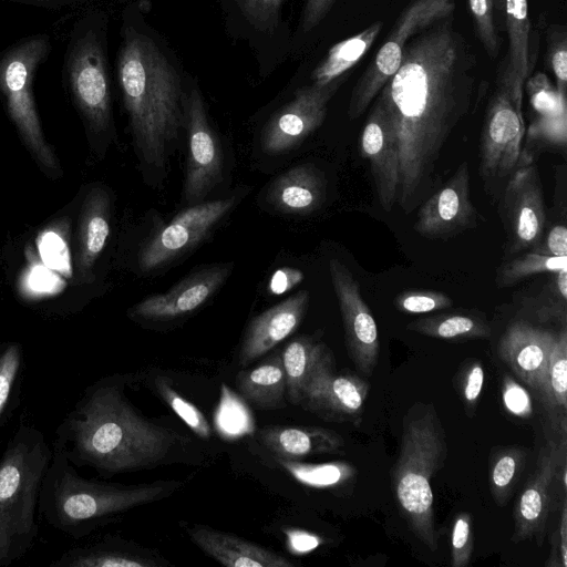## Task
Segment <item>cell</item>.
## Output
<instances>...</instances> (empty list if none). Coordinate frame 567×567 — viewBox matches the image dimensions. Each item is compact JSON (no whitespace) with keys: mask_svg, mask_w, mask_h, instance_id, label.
Listing matches in <instances>:
<instances>
[{"mask_svg":"<svg viewBox=\"0 0 567 567\" xmlns=\"http://www.w3.org/2000/svg\"><path fill=\"white\" fill-rule=\"evenodd\" d=\"M334 0H306L302 28L306 32L317 27L326 17Z\"/></svg>","mask_w":567,"mask_h":567,"instance_id":"cell-51","label":"cell"},{"mask_svg":"<svg viewBox=\"0 0 567 567\" xmlns=\"http://www.w3.org/2000/svg\"><path fill=\"white\" fill-rule=\"evenodd\" d=\"M165 561L132 548L117 539H102L71 548L52 560L51 567H155Z\"/></svg>","mask_w":567,"mask_h":567,"instance_id":"cell-27","label":"cell"},{"mask_svg":"<svg viewBox=\"0 0 567 567\" xmlns=\"http://www.w3.org/2000/svg\"><path fill=\"white\" fill-rule=\"evenodd\" d=\"M523 90L517 87L504 63L488 101L480 143V173L487 181L513 173L517 167L525 134Z\"/></svg>","mask_w":567,"mask_h":567,"instance_id":"cell-8","label":"cell"},{"mask_svg":"<svg viewBox=\"0 0 567 567\" xmlns=\"http://www.w3.org/2000/svg\"><path fill=\"white\" fill-rule=\"evenodd\" d=\"M533 251L550 256H567V228L556 225L548 233L543 245H537Z\"/></svg>","mask_w":567,"mask_h":567,"instance_id":"cell-50","label":"cell"},{"mask_svg":"<svg viewBox=\"0 0 567 567\" xmlns=\"http://www.w3.org/2000/svg\"><path fill=\"white\" fill-rule=\"evenodd\" d=\"M117 78L140 162L146 171L165 173L185 124L181 79L154 40L134 29L125 32Z\"/></svg>","mask_w":567,"mask_h":567,"instance_id":"cell-3","label":"cell"},{"mask_svg":"<svg viewBox=\"0 0 567 567\" xmlns=\"http://www.w3.org/2000/svg\"><path fill=\"white\" fill-rule=\"evenodd\" d=\"M261 443L277 457L297 460L336 453L344 445L339 433L319 426H271L260 431Z\"/></svg>","mask_w":567,"mask_h":567,"instance_id":"cell-25","label":"cell"},{"mask_svg":"<svg viewBox=\"0 0 567 567\" xmlns=\"http://www.w3.org/2000/svg\"><path fill=\"white\" fill-rule=\"evenodd\" d=\"M278 461L298 482L312 487L337 486L354 475V468L347 463L306 464L279 457Z\"/></svg>","mask_w":567,"mask_h":567,"instance_id":"cell-36","label":"cell"},{"mask_svg":"<svg viewBox=\"0 0 567 567\" xmlns=\"http://www.w3.org/2000/svg\"><path fill=\"white\" fill-rule=\"evenodd\" d=\"M406 329L420 334L442 340L487 339L489 324L475 316L445 313L412 321Z\"/></svg>","mask_w":567,"mask_h":567,"instance_id":"cell-32","label":"cell"},{"mask_svg":"<svg viewBox=\"0 0 567 567\" xmlns=\"http://www.w3.org/2000/svg\"><path fill=\"white\" fill-rule=\"evenodd\" d=\"M48 51L49 40L40 35L4 53L0 59V91L27 146L44 167L55 169L56 161L44 140L32 93L34 74Z\"/></svg>","mask_w":567,"mask_h":567,"instance_id":"cell-7","label":"cell"},{"mask_svg":"<svg viewBox=\"0 0 567 567\" xmlns=\"http://www.w3.org/2000/svg\"><path fill=\"white\" fill-rule=\"evenodd\" d=\"M179 485L158 482L126 486L92 481L76 472L62 450L52 446L38 513L52 528L80 539L116 515L166 497Z\"/></svg>","mask_w":567,"mask_h":567,"instance_id":"cell-4","label":"cell"},{"mask_svg":"<svg viewBox=\"0 0 567 567\" xmlns=\"http://www.w3.org/2000/svg\"><path fill=\"white\" fill-rule=\"evenodd\" d=\"M215 424L219 433L228 439L243 436L254 429V422L246 404L225 385L221 389Z\"/></svg>","mask_w":567,"mask_h":567,"instance_id":"cell-37","label":"cell"},{"mask_svg":"<svg viewBox=\"0 0 567 567\" xmlns=\"http://www.w3.org/2000/svg\"><path fill=\"white\" fill-rule=\"evenodd\" d=\"M23 363L22 347L18 342L0 346V426L9 413L13 392Z\"/></svg>","mask_w":567,"mask_h":567,"instance_id":"cell-40","label":"cell"},{"mask_svg":"<svg viewBox=\"0 0 567 567\" xmlns=\"http://www.w3.org/2000/svg\"><path fill=\"white\" fill-rule=\"evenodd\" d=\"M280 353L286 375V396L290 403L299 405L310 378L332 353L324 343L309 336L292 339Z\"/></svg>","mask_w":567,"mask_h":567,"instance_id":"cell-29","label":"cell"},{"mask_svg":"<svg viewBox=\"0 0 567 567\" xmlns=\"http://www.w3.org/2000/svg\"><path fill=\"white\" fill-rule=\"evenodd\" d=\"M305 278L300 269L281 267L277 269L268 282V291L271 295H284L298 286Z\"/></svg>","mask_w":567,"mask_h":567,"instance_id":"cell-49","label":"cell"},{"mask_svg":"<svg viewBox=\"0 0 567 567\" xmlns=\"http://www.w3.org/2000/svg\"><path fill=\"white\" fill-rule=\"evenodd\" d=\"M476 56L452 16L413 35L379 92L393 126L400 174L396 203L411 213L429 193L441 152L471 107Z\"/></svg>","mask_w":567,"mask_h":567,"instance_id":"cell-1","label":"cell"},{"mask_svg":"<svg viewBox=\"0 0 567 567\" xmlns=\"http://www.w3.org/2000/svg\"><path fill=\"white\" fill-rule=\"evenodd\" d=\"M368 392L365 380L336 372L332 355L310 378L299 405L328 421L355 422L364 411Z\"/></svg>","mask_w":567,"mask_h":567,"instance_id":"cell-15","label":"cell"},{"mask_svg":"<svg viewBox=\"0 0 567 567\" xmlns=\"http://www.w3.org/2000/svg\"><path fill=\"white\" fill-rule=\"evenodd\" d=\"M52 457L45 434L20 423L0 457V566L23 558L34 546L44 474Z\"/></svg>","mask_w":567,"mask_h":567,"instance_id":"cell-5","label":"cell"},{"mask_svg":"<svg viewBox=\"0 0 567 567\" xmlns=\"http://www.w3.org/2000/svg\"><path fill=\"white\" fill-rule=\"evenodd\" d=\"M567 144V106L559 111L538 115L529 125L527 131V142L520 153L529 151L532 147L540 150L542 147L565 148Z\"/></svg>","mask_w":567,"mask_h":567,"instance_id":"cell-38","label":"cell"},{"mask_svg":"<svg viewBox=\"0 0 567 567\" xmlns=\"http://www.w3.org/2000/svg\"><path fill=\"white\" fill-rule=\"evenodd\" d=\"M565 268L567 256H550L532 250L506 264L501 271V280L505 285H511L532 275L555 274Z\"/></svg>","mask_w":567,"mask_h":567,"instance_id":"cell-39","label":"cell"},{"mask_svg":"<svg viewBox=\"0 0 567 567\" xmlns=\"http://www.w3.org/2000/svg\"><path fill=\"white\" fill-rule=\"evenodd\" d=\"M155 384L162 399L196 435L203 439L212 436V430L207 420L193 403L179 395L164 380L158 379Z\"/></svg>","mask_w":567,"mask_h":567,"instance_id":"cell-41","label":"cell"},{"mask_svg":"<svg viewBox=\"0 0 567 567\" xmlns=\"http://www.w3.org/2000/svg\"><path fill=\"white\" fill-rule=\"evenodd\" d=\"M476 37L487 54L496 58L501 49L499 29L505 25V0H468Z\"/></svg>","mask_w":567,"mask_h":567,"instance_id":"cell-34","label":"cell"},{"mask_svg":"<svg viewBox=\"0 0 567 567\" xmlns=\"http://www.w3.org/2000/svg\"><path fill=\"white\" fill-rule=\"evenodd\" d=\"M383 23L377 21L358 34L334 44L323 61L312 73V83L326 85L344 76L370 50L382 30Z\"/></svg>","mask_w":567,"mask_h":567,"instance_id":"cell-31","label":"cell"},{"mask_svg":"<svg viewBox=\"0 0 567 567\" xmlns=\"http://www.w3.org/2000/svg\"><path fill=\"white\" fill-rule=\"evenodd\" d=\"M74 99L91 128L102 132L111 123V94L102 47L92 33L74 45L68 62Z\"/></svg>","mask_w":567,"mask_h":567,"instance_id":"cell-14","label":"cell"},{"mask_svg":"<svg viewBox=\"0 0 567 567\" xmlns=\"http://www.w3.org/2000/svg\"><path fill=\"white\" fill-rule=\"evenodd\" d=\"M505 213L515 250L535 248L545 228V205L542 183L534 162L520 164L505 189Z\"/></svg>","mask_w":567,"mask_h":567,"instance_id":"cell-19","label":"cell"},{"mask_svg":"<svg viewBox=\"0 0 567 567\" xmlns=\"http://www.w3.org/2000/svg\"><path fill=\"white\" fill-rule=\"evenodd\" d=\"M245 18L258 29L272 31L279 24L284 0H235Z\"/></svg>","mask_w":567,"mask_h":567,"instance_id":"cell-45","label":"cell"},{"mask_svg":"<svg viewBox=\"0 0 567 567\" xmlns=\"http://www.w3.org/2000/svg\"><path fill=\"white\" fill-rule=\"evenodd\" d=\"M231 270V264H218L192 272L166 292L144 298L128 315L147 321H167L189 315L221 287Z\"/></svg>","mask_w":567,"mask_h":567,"instance_id":"cell-18","label":"cell"},{"mask_svg":"<svg viewBox=\"0 0 567 567\" xmlns=\"http://www.w3.org/2000/svg\"><path fill=\"white\" fill-rule=\"evenodd\" d=\"M182 437L143 419L126 400L117 379L87 386L55 430L52 446L75 467L114 475L162 462Z\"/></svg>","mask_w":567,"mask_h":567,"instance_id":"cell-2","label":"cell"},{"mask_svg":"<svg viewBox=\"0 0 567 567\" xmlns=\"http://www.w3.org/2000/svg\"><path fill=\"white\" fill-rule=\"evenodd\" d=\"M502 401L512 415L527 419L533 414V402L528 391L509 375L503 378Z\"/></svg>","mask_w":567,"mask_h":567,"instance_id":"cell-48","label":"cell"},{"mask_svg":"<svg viewBox=\"0 0 567 567\" xmlns=\"http://www.w3.org/2000/svg\"><path fill=\"white\" fill-rule=\"evenodd\" d=\"M455 0H413L395 21L382 47L354 85L348 106L351 120L358 118L399 69L409 40L434 22L451 17Z\"/></svg>","mask_w":567,"mask_h":567,"instance_id":"cell-9","label":"cell"},{"mask_svg":"<svg viewBox=\"0 0 567 567\" xmlns=\"http://www.w3.org/2000/svg\"><path fill=\"white\" fill-rule=\"evenodd\" d=\"M185 125L188 137V156L184 195L195 205L214 189L223 177V154L217 135L212 128L205 104L197 89L185 99Z\"/></svg>","mask_w":567,"mask_h":567,"instance_id":"cell-12","label":"cell"},{"mask_svg":"<svg viewBox=\"0 0 567 567\" xmlns=\"http://www.w3.org/2000/svg\"><path fill=\"white\" fill-rule=\"evenodd\" d=\"M240 395L259 410H276L286 405V375L280 351L260 364L240 371L236 377Z\"/></svg>","mask_w":567,"mask_h":567,"instance_id":"cell-28","label":"cell"},{"mask_svg":"<svg viewBox=\"0 0 567 567\" xmlns=\"http://www.w3.org/2000/svg\"><path fill=\"white\" fill-rule=\"evenodd\" d=\"M236 196L190 205L151 236L138 254L143 272L155 271L200 243L234 208Z\"/></svg>","mask_w":567,"mask_h":567,"instance_id":"cell-10","label":"cell"},{"mask_svg":"<svg viewBox=\"0 0 567 567\" xmlns=\"http://www.w3.org/2000/svg\"><path fill=\"white\" fill-rule=\"evenodd\" d=\"M457 388L468 415H472L480 400L484 384V368L481 361L473 360L465 364L460 373Z\"/></svg>","mask_w":567,"mask_h":567,"instance_id":"cell-47","label":"cell"},{"mask_svg":"<svg viewBox=\"0 0 567 567\" xmlns=\"http://www.w3.org/2000/svg\"><path fill=\"white\" fill-rule=\"evenodd\" d=\"M527 0H505V29L508 34V54L505 64L514 81L523 90L532 69Z\"/></svg>","mask_w":567,"mask_h":567,"instance_id":"cell-30","label":"cell"},{"mask_svg":"<svg viewBox=\"0 0 567 567\" xmlns=\"http://www.w3.org/2000/svg\"><path fill=\"white\" fill-rule=\"evenodd\" d=\"M556 337L550 331L518 321L502 336L498 354L522 381L542 393Z\"/></svg>","mask_w":567,"mask_h":567,"instance_id":"cell-21","label":"cell"},{"mask_svg":"<svg viewBox=\"0 0 567 567\" xmlns=\"http://www.w3.org/2000/svg\"><path fill=\"white\" fill-rule=\"evenodd\" d=\"M111 199L102 187L87 193L81 212L79 235V271L86 276L102 254L110 236Z\"/></svg>","mask_w":567,"mask_h":567,"instance_id":"cell-26","label":"cell"},{"mask_svg":"<svg viewBox=\"0 0 567 567\" xmlns=\"http://www.w3.org/2000/svg\"><path fill=\"white\" fill-rule=\"evenodd\" d=\"M474 549L473 524L470 513H457L451 532V565L465 567L470 564Z\"/></svg>","mask_w":567,"mask_h":567,"instance_id":"cell-44","label":"cell"},{"mask_svg":"<svg viewBox=\"0 0 567 567\" xmlns=\"http://www.w3.org/2000/svg\"><path fill=\"white\" fill-rule=\"evenodd\" d=\"M558 542H559V551L563 559V563L567 566V503L566 498L563 499L561 515H560V524L558 527Z\"/></svg>","mask_w":567,"mask_h":567,"instance_id":"cell-53","label":"cell"},{"mask_svg":"<svg viewBox=\"0 0 567 567\" xmlns=\"http://www.w3.org/2000/svg\"><path fill=\"white\" fill-rule=\"evenodd\" d=\"M324 192L326 183L321 172L310 164H303L278 176L266 197L281 213L306 215L322 204Z\"/></svg>","mask_w":567,"mask_h":567,"instance_id":"cell-24","label":"cell"},{"mask_svg":"<svg viewBox=\"0 0 567 567\" xmlns=\"http://www.w3.org/2000/svg\"><path fill=\"white\" fill-rule=\"evenodd\" d=\"M289 544L295 553H308L322 544V539L313 534L293 530L289 533Z\"/></svg>","mask_w":567,"mask_h":567,"instance_id":"cell-52","label":"cell"},{"mask_svg":"<svg viewBox=\"0 0 567 567\" xmlns=\"http://www.w3.org/2000/svg\"><path fill=\"white\" fill-rule=\"evenodd\" d=\"M453 300L445 293L432 290H406L394 299L400 312L421 315L450 308Z\"/></svg>","mask_w":567,"mask_h":567,"instance_id":"cell-43","label":"cell"},{"mask_svg":"<svg viewBox=\"0 0 567 567\" xmlns=\"http://www.w3.org/2000/svg\"><path fill=\"white\" fill-rule=\"evenodd\" d=\"M331 284L339 303L348 354L359 372L371 375L380 351L378 327L358 281L339 259L329 261Z\"/></svg>","mask_w":567,"mask_h":567,"instance_id":"cell-11","label":"cell"},{"mask_svg":"<svg viewBox=\"0 0 567 567\" xmlns=\"http://www.w3.org/2000/svg\"><path fill=\"white\" fill-rule=\"evenodd\" d=\"M547 404L564 412L567 408V332L563 329L556 337L546 370L542 392Z\"/></svg>","mask_w":567,"mask_h":567,"instance_id":"cell-35","label":"cell"},{"mask_svg":"<svg viewBox=\"0 0 567 567\" xmlns=\"http://www.w3.org/2000/svg\"><path fill=\"white\" fill-rule=\"evenodd\" d=\"M360 150L370 163L380 205L390 212L399 188V150L391 120L379 99L364 124Z\"/></svg>","mask_w":567,"mask_h":567,"instance_id":"cell-20","label":"cell"},{"mask_svg":"<svg viewBox=\"0 0 567 567\" xmlns=\"http://www.w3.org/2000/svg\"><path fill=\"white\" fill-rule=\"evenodd\" d=\"M526 80L529 103L537 116L553 114L567 106L566 93L558 92L545 73H535Z\"/></svg>","mask_w":567,"mask_h":567,"instance_id":"cell-42","label":"cell"},{"mask_svg":"<svg viewBox=\"0 0 567 567\" xmlns=\"http://www.w3.org/2000/svg\"><path fill=\"white\" fill-rule=\"evenodd\" d=\"M341 76L326 85L310 84L299 89L265 126L261 143L265 151L277 154L292 150L323 122L328 103L344 81Z\"/></svg>","mask_w":567,"mask_h":567,"instance_id":"cell-13","label":"cell"},{"mask_svg":"<svg viewBox=\"0 0 567 567\" xmlns=\"http://www.w3.org/2000/svg\"><path fill=\"white\" fill-rule=\"evenodd\" d=\"M566 456L565 442L549 440L539 451L536 470L524 486L515 508L513 542L536 540L542 545L550 511L553 488L561 460Z\"/></svg>","mask_w":567,"mask_h":567,"instance_id":"cell-16","label":"cell"},{"mask_svg":"<svg viewBox=\"0 0 567 567\" xmlns=\"http://www.w3.org/2000/svg\"><path fill=\"white\" fill-rule=\"evenodd\" d=\"M475 221L468 164L464 161L452 177L422 204L414 230L430 239L446 238L472 227Z\"/></svg>","mask_w":567,"mask_h":567,"instance_id":"cell-17","label":"cell"},{"mask_svg":"<svg viewBox=\"0 0 567 567\" xmlns=\"http://www.w3.org/2000/svg\"><path fill=\"white\" fill-rule=\"evenodd\" d=\"M309 305V292L300 290L254 317L245 332L239 364L248 365L288 338L301 323Z\"/></svg>","mask_w":567,"mask_h":567,"instance_id":"cell-22","label":"cell"},{"mask_svg":"<svg viewBox=\"0 0 567 567\" xmlns=\"http://www.w3.org/2000/svg\"><path fill=\"white\" fill-rule=\"evenodd\" d=\"M527 453L518 446L497 449L489 458V489L494 502L504 506L524 472Z\"/></svg>","mask_w":567,"mask_h":567,"instance_id":"cell-33","label":"cell"},{"mask_svg":"<svg viewBox=\"0 0 567 567\" xmlns=\"http://www.w3.org/2000/svg\"><path fill=\"white\" fill-rule=\"evenodd\" d=\"M555 274L557 276L556 285L558 288V292L560 293V297L565 301L567 298V268L561 269Z\"/></svg>","mask_w":567,"mask_h":567,"instance_id":"cell-54","label":"cell"},{"mask_svg":"<svg viewBox=\"0 0 567 567\" xmlns=\"http://www.w3.org/2000/svg\"><path fill=\"white\" fill-rule=\"evenodd\" d=\"M447 455L445 431L432 403L416 402L402 420L392 487L400 514L431 551L437 549L432 482Z\"/></svg>","mask_w":567,"mask_h":567,"instance_id":"cell-6","label":"cell"},{"mask_svg":"<svg viewBox=\"0 0 567 567\" xmlns=\"http://www.w3.org/2000/svg\"><path fill=\"white\" fill-rule=\"evenodd\" d=\"M188 534L205 554L226 567H293L295 564L270 549L247 539L204 525Z\"/></svg>","mask_w":567,"mask_h":567,"instance_id":"cell-23","label":"cell"},{"mask_svg":"<svg viewBox=\"0 0 567 567\" xmlns=\"http://www.w3.org/2000/svg\"><path fill=\"white\" fill-rule=\"evenodd\" d=\"M547 60L556 78L557 91L567 89V37L564 28H555L548 33Z\"/></svg>","mask_w":567,"mask_h":567,"instance_id":"cell-46","label":"cell"}]
</instances>
